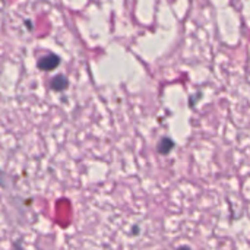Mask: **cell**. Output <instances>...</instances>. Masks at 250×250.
I'll use <instances>...</instances> for the list:
<instances>
[{
	"label": "cell",
	"mask_w": 250,
	"mask_h": 250,
	"mask_svg": "<svg viewBox=\"0 0 250 250\" xmlns=\"http://www.w3.org/2000/svg\"><path fill=\"white\" fill-rule=\"evenodd\" d=\"M60 64V57L57 54H48L42 59H40L38 62V67L44 72H48V70H53L56 69L57 66Z\"/></svg>",
	"instance_id": "6da1fadb"
},
{
	"label": "cell",
	"mask_w": 250,
	"mask_h": 250,
	"mask_svg": "<svg viewBox=\"0 0 250 250\" xmlns=\"http://www.w3.org/2000/svg\"><path fill=\"white\" fill-rule=\"evenodd\" d=\"M67 85H69L67 78H66V76H63V75H57V76H54V78L51 79V83H50L51 89H54V91H63V89H66V88H67Z\"/></svg>",
	"instance_id": "7a4b0ae2"
},
{
	"label": "cell",
	"mask_w": 250,
	"mask_h": 250,
	"mask_svg": "<svg viewBox=\"0 0 250 250\" xmlns=\"http://www.w3.org/2000/svg\"><path fill=\"white\" fill-rule=\"evenodd\" d=\"M173 148H174V142L170 138H163L160 145H158V152L161 155H167Z\"/></svg>",
	"instance_id": "3957f363"
},
{
	"label": "cell",
	"mask_w": 250,
	"mask_h": 250,
	"mask_svg": "<svg viewBox=\"0 0 250 250\" xmlns=\"http://www.w3.org/2000/svg\"><path fill=\"white\" fill-rule=\"evenodd\" d=\"M177 250H190V249H189L188 246H183V248H179V249H177Z\"/></svg>",
	"instance_id": "277c9868"
}]
</instances>
